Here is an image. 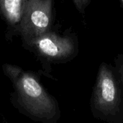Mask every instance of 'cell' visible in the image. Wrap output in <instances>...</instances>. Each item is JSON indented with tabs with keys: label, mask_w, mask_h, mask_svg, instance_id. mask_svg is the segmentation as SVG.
I'll use <instances>...</instances> for the list:
<instances>
[{
	"label": "cell",
	"mask_w": 123,
	"mask_h": 123,
	"mask_svg": "<svg viewBox=\"0 0 123 123\" xmlns=\"http://www.w3.org/2000/svg\"><path fill=\"white\" fill-rule=\"evenodd\" d=\"M53 0H25L19 30L29 41L48 32L52 23Z\"/></svg>",
	"instance_id": "3957f363"
},
{
	"label": "cell",
	"mask_w": 123,
	"mask_h": 123,
	"mask_svg": "<svg viewBox=\"0 0 123 123\" xmlns=\"http://www.w3.org/2000/svg\"><path fill=\"white\" fill-rule=\"evenodd\" d=\"M2 69L14 88L11 102L21 113L41 123H56L60 120L58 101L45 90L36 74L8 63Z\"/></svg>",
	"instance_id": "6da1fadb"
},
{
	"label": "cell",
	"mask_w": 123,
	"mask_h": 123,
	"mask_svg": "<svg viewBox=\"0 0 123 123\" xmlns=\"http://www.w3.org/2000/svg\"></svg>",
	"instance_id": "9c48e42d"
},
{
	"label": "cell",
	"mask_w": 123,
	"mask_h": 123,
	"mask_svg": "<svg viewBox=\"0 0 123 123\" xmlns=\"http://www.w3.org/2000/svg\"><path fill=\"white\" fill-rule=\"evenodd\" d=\"M94 118L105 123H123V92L114 66L102 62L90 98Z\"/></svg>",
	"instance_id": "7a4b0ae2"
},
{
	"label": "cell",
	"mask_w": 123,
	"mask_h": 123,
	"mask_svg": "<svg viewBox=\"0 0 123 123\" xmlns=\"http://www.w3.org/2000/svg\"><path fill=\"white\" fill-rule=\"evenodd\" d=\"M115 68L119 77L123 92V53L118 54L114 59Z\"/></svg>",
	"instance_id": "8992f818"
},
{
	"label": "cell",
	"mask_w": 123,
	"mask_h": 123,
	"mask_svg": "<svg viewBox=\"0 0 123 123\" xmlns=\"http://www.w3.org/2000/svg\"><path fill=\"white\" fill-rule=\"evenodd\" d=\"M28 43L41 57L53 63H66L73 60L79 53L76 37L61 36L50 31Z\"/></svg>",
	"instance_id": "277c9868"
},
{
	"label": "cell",
	"mask_w": 123,
	"mask_h": 123,
	"mask_svg": "<svg viewBox=\"0 0 123 123\" xmlns=\"http://www.w3.org/2000/svg\"><path fill=\"white\" fill-rule=\"evenodd\" d=\"M25 0H0V11L11 25L19 24Z\"/></svg>",
	"instance_id": "5b68a950"
},
{
	"label": "cell",
	"mask_w": 123,
	"mask_h": 123,
	"mask_svg": "<svg viewBox=\"0 0 123 123\" xmlns=\"http://www.w3.org/2000/svg\"><path fill=\"white\" fill-rule=\"evenodd\" d=\"M77 10L81 13L84 14L86 7L90 4L91 0H72Z\"/></svg>",
	"instance_id": "52a82bcc"
},
{
	"label": "cell",
	"mask_w": 123,
	"mask_h": 123,
	"mask_svg": "<svg viewBox=\"0 0 123 123\" xmlns=\"http://www.w3.org/2000/svg\"><path fill=\"white\" fill-rule=\"evenodd\" d=\"M120 1H121V4H122V6L123 7V0H120Z\"/></svg>",
	"instance_id": "ba28073f"
}]
</instances>
